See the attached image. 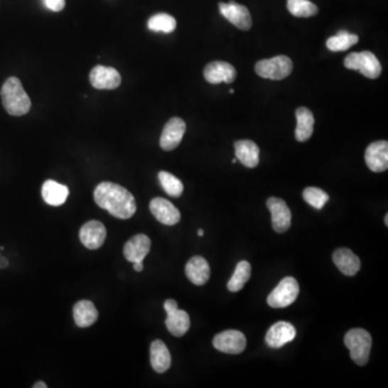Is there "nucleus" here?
<instances>
[{"label":"nucleus","instance_id":"1","mask_svg":"<svg viewBox=\"0 0 388 388\" xmlns=\"http://www.w3.org/2000/svg\"><path fill=\"white\" fill-rule=\"evenodd\" d=\"M94 200L99 208L122 220L132 218L136 212V201L133 194L117 183L109 181L99 183L94 191Z\"/></svg>","mask_w":388,"mask_h":388},{"label":"nucleus","instance_id":"2","mask_svg":"<svg viewBox=\"0 0 388 388\" xmlns=\"http://www.w3.org/2000/svg\"><path fill=\"white\" fill-rule=\"evenodd\" d=\"M1 101L8 114L21 117L31 110V102L22 83L16 77L8 78L1 87Z\"/></svg>","mask_w":388,"mask_h":388},{"label":"nucleus","instance_id":"3","mask_svg":"<svg viewBox=\"0 0 388 388\" xmlns=\"http://www.w3.org/2000/svg\"><path fill=\"white\" fill-rule=\"evenodd\" d=\"M344 344L350 350V358L358 366H365L370 357L372 338L362 328L352 329L344 337Z\"/></svg>","mask_w":388,"mask_h":388},{"label":"nucleus","instance_id":"4","mask_svg":"<svg viewBox=\"0 0 388 388\" xmlns=\"http://www.w3.org/2000/svg\"><path fill=\"white\" fill-rule=\"evenodd\" d=\"M293 60L288 56L279 55L269 60H259L256 64L257 75L270 80H283L293 72Z\"/></svg>","mask_w":388,"mask_h":388},{"label":"nucleus","instance_id":"5","mask_svg":"<svg viewBox=\"0 0 388 388\" xmlns=\"http://www.w3.org/2000/svg\"><path fill=\"white\" fill-rule=\"evenodd\" d=\"M344 66L347 70H357L369 79L379 78L382 66L377 56L370 51L348 54L344 60Z\"/></svg>","mask_w":388,"mask_h":388},{"label":"nucleus","instance_id":"6","mask_svg":"<svg viewBox=\"0 0 388 388\" xmlns=\"http://www.w3.org/2000/svg\"><path fill=\"white\" fill-rule=\"evenodd\" d=\"M299 293V284L296 279L285 277L269 295L268 304L273 308H287L297 300Z\"/></svg>","mask_w":388,"mask_h":388},{"label":"nucleus","instance_id":"7","mask_svg":"<svg viewBox=\"0 0 388 388\" xmlns=\"http://www.w3.org/2000/svg\"><path fill=\"white\" fill-rule=\"evenodd\" d=\"M164 308L168 313L166 325L168 331L174 337L180 338L185 335L190 329V325H191L188 313L185 311L179 310L178 304L173 299L166 300V303H164Z\"/></svg>","mask_w":388,"mask_h":388},{"label":"nucleus","instance_id":"8","mask_svg":"<svg viewBox=\"0 0 388 388\" xmlns=\"http://www.w3.org/2000/svg\"><path fill=\"white\" fill-rule=\"evenodd\" d=\"M212 344L219 352L237 355L244 352L247 345V340L241 331L225 330L215 335Z\"/></svg>","mask_w":388,"mask_h":388},{"label":"nucleus","instance_id":"9","mask_svg":"<svg viewBox=\"0 0 388 388\" xmlns=\"http://www.w3.org/2000/svg\"><path fill=\"white\" fill-rule=\"evenodd\" d=\"M107 230L101 221L91 220L82 225L79 232L81 243L87 249H99L105 243Z\"/></svg>","mask_w":388,"mask_h":388},{"label":"nucleus","instance_id":"10","mask_svg":"<svg viewBox=\"0 0 388 388\" xmlns=\"http://www.w3.org/2000/svg\"><path fill=\"white\" fill-rule=\"evenodd\" d=\"M219 10L220 14L237 28L248 31L252 27V16L245 6L239 5L235 1H230L229 4L220 3Z\"/></svg>","mask_w":388,"mask_h":388},{"label":"nucleus","instance_id":"11","mask_svg":"<svg viewBox=\"0 0 388 388\" xmlns=\"http://www.w3.org/2000/svg\"><path fill=\"white\" fill-rule=\"evenodd\" d=\"M185 121L180 118H172L166 126L161 135L160 146L164 151H172L178 147L179 144L183 141V135L185 133Z\"/></svg>","mask_w":388,"mask_h":388},{"label":"nucleus","instance_id":"12","mask_svg":"<svg viewBox=\"0 0 388 388\" xmlns=\"http://www.w3.org/2000/svg\"><path fill=\"white\" fill-rule=\"evenodd\" d=\"M90 82L97 90H114L121 85V76L114 68L97 65L90 72Z\"/></svg>","mask_w":388,"mask_h":388},{"label":"nucleus","instance_id":"13","mask_svg":"<svg viewBox=\"0 0 388 388\" xmlns=\"http://www.w3.org/2000/svg\"><path fill=\"white\" fill-rule=\"evenodd\" d=\"M266 206L272 216L273 229L277 233H285L291 225V212L286 202L279 198H270Z\"/></svg>","mask_w":388,"mask_h":388},{"label":"nucleus","instance_id":"14","mask_svg":"<svg viewBox=\"0 0 388 388\" xmlns=\"http://www.w3.org/2000/svg\"><path fill=\"white\" fill-rule=\"evenodd\" d=\"M367 166L372 172H385L388 168V143L386 141H375L369 145L365 153Z\"/></svg>","mask_w":388,"mask_h":388},{"label":"nucleus","instance_id":"15","mask_svg":"<svg viewBox=\"0 0 388 388\" xmlns=\"http://www.w3.org/2000/svg\"><path fill=\"white\" fill-rule=\"evenodd\" d=\"M150 210L156 220L166 225H175L180 221V212L168 200L163 198H154L150 202Z\"/></svg>","mask_w":388,"mask_h":388},{"label":"nucleus","instance_id":"16","mask_svg":"<svg viewBox=\"0 0 388 388\" xmlns=\"http://www.w3.org/2000/svg\"><path fill=\"white\" fill-rule=\"evenodd\" d=\"M151 241L145 235H137L131 237L123 248V254L127 262H143L144 259L149 254Z\"/></svg>","mask_w":388,"mask_h":388},{"label":"nucleus","instance_id":"17","mask_svg":"<svg viewBox=\"0 0 388 388\" xmlns=\"http://www.w3.org/2000/svg\"><path fill=\"white\" fill-rule=\"evenodd\" d=\"M297 335L295 327L286 321L274 323L266 335V342L271 348H281L293 341Z\"/></svg>","mask_w":388,"mask_h":388},{"label":"nucleus","instance_id":"18","mask_svg":"<svg viewBox=\"0 0 388 388\" xmlns=\"http://www.w3.org/2000/svg\"><path fill=\"white\" fill-rule=\"evenodd\" d=\"M204 77L208 82L219 85L221 82L232 83L237 78V70L227 62H212L204 70Z\"/></svg>","mask_w":388,"mask_h":388},{"label":"nucleus","instance_id":"19","mask_svg":"<svg viewBox=\"0 0 388 388\" xmlns=\"http://www.w3.org/2000/svg\"><path fill=\"white\" fill-rule=\"evenodd\" d=\"M185 275L192 284L203 286L210 276V268L206 259L201 256L192 257L185 266Z\"/></svg>","mask_w":388,"mask_h":388},{"label":"nucleus","instance_id":"20","mask_svg":"<svg viewBox=\"0 0 388 388\" xmlns=\"http://www.w3.org/2000/svg\"><path fill=\"white\" fill-rule=\"evenodd\" d=\"M333 262L346 276H354L360 270V259L348 248H339L333 252Z\"/></svg>","mask_w":388,"mask_h":388},{"label":"nucleus","instance_id":"21","mask_svg":"<svg viewBox=\"0 0 388 388\" xmlns=\"http://www.w3.org/2000/svg\"><path fill=\"white\" fill-rule=\"evenodd\" d=\"M150 362L153 370L158 373H164L172 365V357L168 346L161 340L152 342L150 346Z\"/></svg>","mask_w":388,"mask_h":388},{"label":"nucleus","instance_id":"22","mask_svg":"<svg viewBox=\"0 0 388 388\" xmlns=\"http://www.w3.org/2000/svg\"><path fill=\"white\" fill-rule=\"evenodd\" d=\"M235 156L244 166L249 168L258 166L259 161H260L259 158L260 149L257 144L246 139V141H237L235 144Z\"/></svg>","mask_w":388,"mask_h":388},{"label":"nucleus","instance_id":"23","mask_svg":"<svg viewBox=\"0 0 388 388\" xmlns=\"http://www.w3.org/2000/svg\"><path fill=\"white\" fill-rule=\"evenodd\" d=\"M74 318L77 326L80 328H87L97 320L99 312L96 310L93 302L89 301V300H81L75 304Z\"/></svg>","mask_w":388,"mask_h":388},{"label":"nucleus","instance_id":"24","mask_svg":"<svg viewBox=\"0 0 388 388\" xmlns=\"http://www.w3.org/2000/svg\"><path fill=\"white\" fill-rule=\"evenodd\" d=\"M70 195V189L54 180H47L43 185V198L45 203L52 206H60Z\"/></svg>","mask_w":388,"mask_h":388},{"label":"nucleus","instance_id":"25","mask_svg":"<svg viewBox=\"0 0 388 388\" xmlns=\"http://www.w3.org/2000/svg\"><path fill=\"white\" fill-rule=\"evenodd\" d=\"M296 118H297V129H296V139L298 141H308L314 131V116L312 112L308 108L300 107L296 110Z\"/></svg>","mask_w":388,"mask_h":388},{"label":"nucleus","instance_id":"26","mask_svg":"<svg viewBox=\"0 0 388 388\" xmlns=\"http://www.w3.org/2000/svg\"><path fill=\"white\" fill-rule=\"evenodd\" d=\"M252 275V266L248 262H241L237 264L235 274L231 277L228 283V289L231 293H237L243 289L244 286L249 281Z\"/></svg>","mask_w":388,"mask_h":388},{"label":"nucleus","instance_id":"27","mask_svg":"<svg viewBox=\"0 0 388 388\" xmlns=\"http://www.w3.org/2000/svg\"><path fill=\"white\" fill-rule=\"evenodd\" d=\"M360 41L357 35L350 34L348 31H340L335 36L327 41V47L333 52L346 51Z\"/></svg>","mask_w":388,"mask_h":388},{"label":"nucleus","instance_id":"28","mask_svg":"<svg viewBox=\"0 0 388 388\" xmlns=\"http://www.w3.org/2000/svg\"><path fill=\"white\" fill-rule=\"evenodd\" d=\"M287 8L297 18H311L318 14V7L308 0H287Z\"/></svg>","mask_w":388,"mask_h":388},{"label":"nucleus","instance_id":"29","mask_svg":"<svg viewBox=\"0 0 388 388\" xmlns=\"http://www.w3.org/2000/svg\"><path fill=\"white\" fill-rule=\"evenodd\" d=\"M176 20L170 14H156L148 21V28L152 31H162L168 34V33H173L176 29Z\"/></svg>","mask_w":388,"mask_h":388},{"label":"nucleus","instance_id":"30","mask_svg":"<svg viewBox=\"0 0 388 388\" xmlns=\"http://www.w3.org/2000/svg\"><path fill=\"white\" fill-rule=\"evenodd\" d=\"M158 180L164 191L173 198H179L183 192V183L180 179L168 172L158 173Z\"/></svg>","mask_w":388,"mask_h":388},{"label":"nucleus","instance_id":"31","mask_svg":"<svg viewBox=\"0 0 388 388\" xmlns=\"http://www.w3.org/2000/svg\"><path fill=\"white\" fill-rule=\"evenodd\" d=\"M303 199L316 210H321L329 201V195L319 188L308 187L303 191Z\"/></svg>","mask_w":388,"mask_h":388},{"label":"nucleus","instance_id":"32","mask_svg":"<svg viewBox=\"0 0 388 388\" xmlns=\"http://www.w3.org/2000/svg\"><path fill=\"white\" fill-rule=\"evenodd\" d=\"M43 5L51 11L60 12L65 8V0H43Z\"/></svg>","mask_w":388,"mask_h":388},{"label":"nucleus","instance_id":"33","mask_svg":"<svg viewBox=\"0 0 388 388\" xmlns=\"http://www.w3.org/2000/svg\"><path fill=\"white\" fill-rule=\"evenodd\" d=\"M133 268H134V270L136 271V272H141V271L144 270L143 262H134V264H133Z\"/></svg>","mask_w":388,"mask_h":388},{"label":"nucleus","instance_id":"34","mask_svg":"<svg viewBox=\"0 0 388 388\" xmlns=\"http://www.w3.org/2000/svg\"><path fill=\"white\" fill-rule=\"evenodd\" d=\"M8 264H9V262H8L7 259L5 257H0V268L6 269Z\"/></svg>","mask_w":388,"mask_h":388},{"label":"nucleus","instance_id":"35","mask_svg":"<svg viewBox=\"0 0 388 388\" xmlns=\"http://www.w3.org/2000/svg\"><path fill=\"white\" fill-rule=\"evenodd\" d=\"M34 388H47V384L45 383V382H37L36 384H35L34 386H33Z\"/></svg>","mask_w":388,"mask_h":388},{"label":"nucleus","instance_id":"36","mask_svg":"<svg viewBox=\"0 0 388 388\" xmlns=\"http://www.w3.org/2000/svg\"><path fill=\"white\" fill-rule=\"evenodd\" d=\"M198 235H199V237H203V235H204V231L202 230V229H200V230L198 231Z\"/></svg>","mask_w":388,"mask_h":388},{"label":"nucleus","instance_id":"37","mask_svg":"<svg viewBox=\"0 0 388 388\" xmlns=\"http://www.w3.org/2000/svg\"><path fill=\"white\" fill-rule=\"evenodd\" d=\"M385 225H388V214L385 215Z\"/></svg>","mask_w":388,"mask_h":388},{"label":"nucleus","instance_id":"38","mask_svg":"<svg viewBox=\"0 0 388 388\" xmlns=\"http://www.w3.org/2000/svg\"><path fill=\"white\" fill-rule=\"evenodd\" d=\"M237 158H233V160H232V163H233V164L237 163Z\"/></svg>","mask_w":388,"mask_h":388},{"label":"nucleus","instance_id":"39","mask_svg":"<svg viewBox=\"0 0 388 388\" xmlns=\"http://www.w3.org/2000/svg\"><path fill=\"white\" fill-rule=\"evenodd\" d=\"M230 93H231V94L235 93V90L231 89V90H230Z\"/></svg>","mask_w":388,"mask_h":388}]
</instances>
